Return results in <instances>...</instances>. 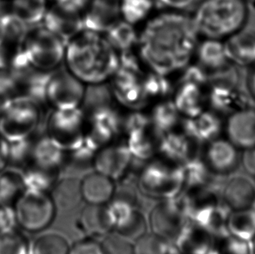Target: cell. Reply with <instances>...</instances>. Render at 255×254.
Segmentation results:
<instances>
[{"label": "cell", "instance_id": "obj_51", "mask_svg": "<svg viewBox=\"0 0 255 254\" xmlns=\"http://www.w3.org/2000/svg\"><path fill=\"white\" fill-rule=\"evenodd\" d=\"M17 182L13 177L10 176H3L0 177V199L4 201L6 199H12L14 194L18 192Z\"/></svg>", "mask_w": 255, "mask_h": 254}, {"label": "cell", "instance_id": "obj_20", "mask_svg": "<svg viewBox=\"0 0 255 254\" xmlns=\"http://www.w3.org/2000/svg\"><path fill=\"white\" fill-rule=\"evenodd\" d=\"M206 97L211 111L229 115L246 107V96L239 86H211Z\"/></svg>", "mask_w": 255, "mask_h": 254}, {"label": "cell", "instance_id": "obj_41", "mask_svg": "<svg viewBox=\"0 0 255 254\" xmlns=\"http://www.w3.org/2000/svg\"><path fill=\"white\" fill-rule=\"evenodd\" d=\"M0 254H28L27 242L24 236L12 229L1 231Z\"/></svg>", "mask_w": 255, "mask_h": 254}, {"label": "cell", "instance_id": "obj_48", "mask_svg": "<svg viewBox=\"0 0 255 254\" xmlns=\"http://www.w3.org/2000/svg\"><path fill=\"white\" fill-rule=\"evenodd\" d=\"M16 96V89L10 76L0 75V113Z\"/></svg>", "mask_w": 255, "mask_h": 254}, {"label": "cell", "instance_id": "obj_54", "mask_svg": "<svg viewBox=\"0 0 255 254\" xmlns=\"http://www.w3.org/2000/svg\"><path fill=\"white\" fill-rule=\"evenodd\" d=\"M14 220L13 213L10 210L0 206V232L11 229Z\"/></svg>", "mask_w": 255, "mask_h": 254}, {"label": "cell", "instance_id": "obj_40", "mask_svg": "<svg viewBox=\"0 0 255 254\" xmlns=\"http://www.w3.org/2000/svg\"><path fill=\"white\" fill-rule=\"evenodd\" d=\"M134 254H168V241L157 234H145L136 240Z\"/></svg>", "mask_w": 255, "mask_h": 254}, {"label": "cell", "instance_id": "obj_28", "mask_svg": "<svg viewBox=\"0 0 255 254\" xmlns=\"http://www.w3.org/2000/svg\"><path fill=\"white\" fill-rule=\"evenodd\" d=\"M180 114L172 100H165L157 104L150 115L151 127L158 137L168 133L179 123Z\"/></svg>", "mask_w": 255, "mask_h": 254}, {"label": "cell", "instance_id": "obj_42", "mask_svg": "<svg viewBox=\"0 0 255 254\" xmlns=\"http://www.w3.org/2000/svg\"><path fill=\"white\" fill-rule=\"evenodd\" d=\"M100 244L104 254H134L133 245L121 234H108Z\"/></svg>", "mask_w": 255, "mask_h": 254}, {"label": "cell", "instance_id": "obj_47", "mask_svg": "<svg viewBox=\"0 0 255 254\" xmlns=\"http://www.w3.org/2000/svg\"><path fill=\"white\" fill-rule=\"evenodd\" d=\"M226 251L228 254H255V242L229 235L226 245Z\"/></svg>", "mask_w": 255, "mask_h": 254}, {"label": "cell", "instance_id": "obj_46", "mask_svg": "<svg viewBox=\"0 0 255 254\" xmlns=\"http://www.w3.org/2000/svg\"><path fill=\"white\" fill-rule=\"evenodd\" d=\"M145 229H146V224H145V218L143 217L141 213L138 212L133 218V220H131V222L124 228L118 231L117 233L127 239L136 241L138 238L141 237L143 234H145Z\"/></svg>", "mask_w": 255, "mask_h": 254}, {"label": "cell", "instance_id": "obj_50", "mask_svg": "<svg viewBox=\"0 0 255 254\" xmlns=\"http://www.w3.org/2000/svg\"><path fill=\"white\" fill-rule=\"evenodd\" d=\"M199 1L200 0H155V4L174 11H184L196 6Z\"/></svg>", "mask_w": 255, "mask_h": 254}, {"label": "cell", "instance_id": "obj_18", "mask_svg": "<svg viewBox=\"0 0 255 254\" xmlns=\"http://www.w3.org/2000/svg\"><path fill=\"white\" fill-rule=\"evenodd\" d=\"M183 130L186 136L197 142H210L219 137L223 123L219 114L213 111H203L196 117L185 118Z\"/></svg>", "mask_w": 255, "mask_h": 254}, {"label": "cell", "instance_id": "obj_23", "mask_svg": "<svg viewBox=\"0 0 255 254\" xmlns=\"http://www.w3.org/2000/svg\"><path fill=\"white\" fill-rule=\"evenodd\" d=\"M173 103L184 118L196 117L204 111L206 97L202 87L193 84H181L176 90Z\"/></svg>", "mask_w": 255, "mask_h": 254}, {"label": "cell", "instance_id": "obj_43", "mask_svg": "<svg viewBox=\"0 0 255 254\" xmlns=\"http://www.w3.org/2000/svg\"><path fill=\"white\" fill-rule=\"evenodd\" d=\"M128 147L131 151V155L145 158L152 154L153 144L152 139L147 134V130L138 131L128 135Z\"/></svg>", "mask_w": 255, "mask_h": 254}, {"label": "cell", "instance_id": "obj_19", "mask_svg": "<svg viewBox=\"0 0 255 254\" xmlns=\"http://www.w3.org/2000/svg\"><path fill=\"white\" fill-rule=\"evenodd\" d=\"M52 72H43L30 66L10 78L17 95L28 97L43 104L45 103V90Z\"/></svg>", "mask_w": 255, "mask_h": 254}, {"label": "cell", "instance_id": "obj_34", "mask_svg": "<svg viewBox=\"0 0 255 254\" xmlns=\"http://www.w3.org/2000/svg\"><path fill=\"white\" fill-rule=\"evenodd\" d=\"M155 0H120V10L123 20L134 24L145 20L151 13Z\"/></svg>", "mask_w": 255, "mask_h": 254}, {"label": "cell", "instance_id": "obj_35", "mask_svg": "<svg viewBox=\"0 0 255 254\" xmlns=\"http://www.w3.org/2000/svg\"><path fill=\"white\" fill-rule=\"evenodd\" d=\"M28 26L13 15L5 11L3 15V45L18 47L22 45Z\"/></svg>", "mask_w": 255, "mask_h": 254}, {"label": "cell", "instance_id": "obj_32", "mask_svg": "<svg viewBox=\"0 0 255 254\" xmlns=\"http://www.w3.org/2000/svg\"><path fill=\"white\" fill-rule=\"evenodd\" d=\"M162 164H152L149 165L143 177H141L142 186L144 189L152 192L156 195L170 194L169 183H177V179H169L170 175H175L174 172H170L163 167ZM155 195V196H156Z\"/></svg>", "mask_w": 255, "mask_h": 254}, {"label": "cell", "instance_id": "obj_4", "mask_svg": "<svg viewBox=\"0 0 255 254\" xmlns=\"http://www.w3.org/2000/svg\"><path fill=\"white\" fill-rule=\"evenodd\" d=\"M42 118V104L17 95L0 113V137L7 142L28 139L38 128Z\"/></svg>", "mask_w": 255, "mask_h": 254}, {"label": "cell", "instance_id": "obj_49", "mask_svg": "<svg viewBox=\"0 0 255 254\" xmlns=\"http://www.w3.org/2000/svg\"><path fill=\"white\" fill-rule=\"evenodd\" d=\"M68 254H104V251L100 242L93 239H85L70 248Z\"/></svg>", "mask_w": 255, "mask_h": 254}, {"label": "cell", "instance_id": "obj_16", "mask_svg": "<svg viewBox=\"0 0 255 254\" xmlns=\"http://www.w3.org/2000/svg\"><path fill=\"white\" fill-rule=\"evenodd\" d=\"M142 78L120 76L113 79L110 86L114 99L131 111L144 108L148 103L149 99L143 88Z\"/></svg>", "mask_w": 255, "mask_h": 254}, {"label": "cell", "instance_id": "obj_1", "mask_svg": "<svg viewBox=\"0 0 255 254\" xmlns=\"http://www.w3.org/2000/svg\"><path fill=\"white\" fill-rule=\"evenodd\" d=\"M198 36L192 17L181 11L163 12L148 21L138 36L139 55L151 71L168 76L189 64Z\"/></svg>", "mask_w": 255, "mask_h": 254}, {"label": "cell", "instance_id": "obj_14", "mask_svg": "<svg viewBox=\"0 0 255 254\" xmlns=\"http://www.w3.org/2000/svg\"><path fill=\"white\" fill-rule=\"evenodd\" d=\"M238 147L229 139L217 137L210 141L206 151V164L219 174L234 172L241 160Z\"/></svg>", "mask_w": 255, "mask_h": 254}, {"label": "cell", "instance_id": "obj_27", "mask_svg": "<svg viewBox=\"0 0 255 254\" xmlns=\"http://www.w3.org/2000/svg\"><path fill=\"white\" fill-rule=\"evenodd\" d=\"M65 151L62 145L48 136L39 138L34 145H31V154L36 165L47 170L56 168L62 163Z\"/></svg>", "mask_w": 255, "mask_h": 254}, {"label": "cell", "instance_id": "obj_11", "mask_svg": "<svg viewBox=\"0 0 255 254\" xmlns=\"http://www.w3.org/2000/svg\"><path fill=\"white\" fill-rule=\"evenodd\" d=\"M131 156L128 145H107L101 148L95 155L93 165L97 172L115 180L120 179L128 170L131 164Z\"/></svg>", "mask_w": 255, "mask_h": 254}, {"label": "cell", "instance_id": "obj_39", "mask_svg": "<svg viewBox=\"0 0 255 254\" xmlns=\"http://www.w3.org/2000/svg\"><path fill=\"white\" fill-rule=\"evenodd\" d=\"M70 246L65 238L58 234H46L35 241L32 254H68Z\"/></svg>", "mask_w": 255, "mask_h": 254}, {"label": "cell", "instance_id": "obj_5", "mask_svg": "<svg viewBox=\"0 0 255 254\" xmlns=\"http://www.w3.org/2000/svg\"><path fill=\"white\" fill-rule=\"evenodd\" d=\"M66 45V42L43 24H37L28 28L21 47L32 68L52 72L64 62Z\"/></svg>", "mask_w": 255, "mask_h": 254}, {"label": "cell", "instance_id": "obj_12", "mask_svg": "<svg viewBox=\"0 0 255 254\" xmlns=\"http://www.w3.org/2000/svg\"><path fill=\"white\" fill-rule=\"evenodd\" d=\"M88 120L91 128L86 135L98 147L110 141L122 130L123 117L114 106L95 111L90 114Z\"/></svg>", "mask_w": 255, "mask_h": 254}, {"label": "cell", "instance_id": "obj_21", "mask_svg": "<svg viewBox=\"0 0 255 254\" xmlns=\"http://www.w3.org/2000/svg\"><path fill=\"white\" fill-rule=\"evenodd\" d=\"M82 199L89 205L106 206L114 199V179L95 171L85 176L80 181Z\"/></svg>", "mask_w": 255, "mask_h": 254}, {"label": "cell", "instance_id": "obj_7", "mask_svg": "<svg viewBox=\"0 0 255 254\" xmlns=\"http://www.w3.org/2000/svg\"><path fill=\"white\" fill-rule=\"evenodd\" d=\"M86 87L84 83L67 69L55 70L50 76L45 90V104L52 109H73L80 107Z\"/></svg>", "mask_w": 255, "mask_h": 254}, {"label": "cell", "instance_id": "obj_13", "mask_svg": "<svg viewBox=\"0 0 255 254\" xmlns=\"http://www.w3.org/2000/svg\"><path fill=\"white\" fill-rule=\"evenodd\" d=\"M43 25L67 42L84 30L82 16L63 10L54 3L49 5L43 19Z\"/></svg>", "mask_w": 255, "mask_h": 254}, {"label": "cell", "instance_id": "obj_52", "mask_svg": "<svg viewBox=\"0 0 255 254\" xmlns=\"http://www.w3.org/2000/svg\"><path fill=\"white\" fill-rule=\"evenodd\" d=\"M50 2L54 3L63 10L73 13L80 14L88 5L90 0H51Z\"/></svg>", "mask_w": 255, "mask_h": 254}, {"label": "cell", "instance_id": "obj_38", "mask_svg": "<svg viewBox=\"0 0 255 254\" xmlns=\"http://www.w3.org/2000/svg\"><path fill=\"white\" fill-rule=\"evenodd\" d=\"M142 85L146 96L151 99H165L172 93V84L167 76L158 72H149L147 75L143 76Z\"/></svg>", "mask_w": 255, "mask_h": 254}, {"label": "cell", "instance_id": "obj_9", "mask_svg": "<svg viewBox=\"0 0 255 254\" xmlns=\"http://www.w3.org/2000/svg\"><path fill=\"white\" fill-rule=\"evenodd\" d=\"M120 17V0H92L82 16L84 30L105 34Z\"/></svg>", "mask_w": 255, "mask_h": 254}, {"label": "cell", "instance_id": "obj_55", "mask_svg": "<svg viewBox=\"0 0 255 254\" xmlns=\"http://www.w3.org/2000/svg\"><path fill=\"white\" fill-rule=\"evenodd\" d=\"M249 69V75L247 77V86L250 96L255 100V65Z\"/></svg>", "mask_w": 255, "mask_h": 254}, {"label": "cell", "instance_id": "obj_56", "mask_svg": "<svg viewBox=\"0 0 255 254\" xmlns=\"http://www.w3.org/2000/svg\"><path fill=\"white\" fill-rule=\"evenodd\" d=\"M7 10H0V45L3 43V15Z\"/></svg>", "mask_w": 255, "mask_h": 254}, {"label": "cell", "instance_id": "obj_31", "mask_svg": "<svg viewBox=\"0 0 255 254\" xmlns=\"http://www.w3.org/2000/svg\"><path fill=\"white\" fill-rule=\"evenodd\" d=\"M228 234L246 241H255V212L253 208L238 210L230 213L228 220Z\"/></svg>", "mask_w": 255, "mask_h": 254}, {"label": "cell", "instance_id": "obj_59", "mask_svg": "<svg viewBox=\"0 0 255 254\" xmlns=\"http://www.w3.org/2000/svg\"><path fill=\"white\" fill-rule=\"evenodd\" d=\"M50 1H51V0H48V2H50Z\"/></svg>", "mask_w": 255, "mask_h": 254}, {"label": "cell", "instance_id": "obj_10", "mask_svg": "<svg viewBox=\"0 0 255 254\" xmlns=\"http://www.w3.org/2000/svg\"><path fill=\"white\" fill-rule=\"evenodd\" d=\"M225 130L236 147L246 150L255 146V109L246 107L229 114Z\"/></svg>", "mask_w": 255, "mask_h": 254}, {"label": "cell", "instance_id": "obj_6", "mask_svg": "<svg viewBox=\"0 0 255 254\" xmlns=\"http://www.w3.org/2000/svg\"><path fill=\"white\" fill-rule=\"evenodd\" d=\"M55 209L52 198L41 191L30 190L17 199L16 220L24 229L38 232L52 223Z\"/></svg>", "mask_w": 255, "mask_h": 254}, {"label": "cell", "instance_id": "obj_30", "mask_svg": "<svg viewBox=\"0 0 255 254\" xmlns=\"http://www.w3.org/2000/svg\"><path fill=\"white\" fill-rule=\"evenodd\" d=\"M114 99L111 86L106 83L88 85L85 90L80 108L83 110L86 117L95 111L113 106Z\"/></svg>", "mask_w": 255, "mask_h": 254}, {"label": "cell", "instance_id": "obj_36", "mask_svg": "<svg viewBox=\"0 0 255 254\" xmlns=\"http://www.w3.org/2000/svg\"><path fill=\"white\" fill-rule=\"evenodd\" d=\"M107 211L109 213L113 227L115 230L120 231L133 220L138 211L135 209L128 199H116L109 202Z\"/></svg>", "mask_w": 255, "mask_h": 254}, {"label": "cell", "instance_id": "obj_26", "mask_svg": "<svg viewBox=\"0 0 255 254\" xmlns=\"http://www.w3.org/2000/svg\"><path fill=\"white\" fill-rule=\"evenodd\" d=\"M48 3V0H6V10L27 26H33L44 19Z\"/></svg>", "mask_w": 255, "mask_h": 254}, {"label": "cell", "instance_id": "obj_29", "mask_svg": "<svg viewBox=\"0 0 255 254\" xmlns=\"http://www.w3.org/2000/svg\"><path fill=\"white\" fill-rule=\"evenodd\" d=\"M109 45L116 51L122 52L132 50L138 44V36L133 24L125 20H119L105 33Z\"/></svg>", "mask_w": 255, "mask_h": 254}, {"label": "cell", "instance_id": "obj_45", "mask_svg": "<svg viewBox=\"0 0 255 254\" xmlns=\"http://www.w3.org/2000/svg\"><path fill=\"white\" fill-rule=\"evenodd\" d=\"M208 72L203 68L201 65H186L182 69V73L179 78V85L181 84H193L196 86L203 87L207 86Z\"/></svg>", "mask_w": 255, "mask_h": 254}, {"label": "cell", "instance_id": "obj_24", "mask_svg": "<svg viewBox=\"0 0 255 254\" xmlns=\"http://www.w3.org/2000/svg\"><path fill=\"white\" fill-rule=\"evenodd\" d=\"M80 226L89 236H106L114 229L106 206L87 205L80 216Z\"/></svg>", "mask_w": 255, "mask_h": 254}, {"label": "cell", "instance_id": "obj_58", "mask_svg": "<svg viewBox=\"0 0 255 254\" xmlns=\"http://www.w3.org/2000/svg\"><path fill=\"white\" fill-rule=\"evenodd\" d=\"M252 208H253V209L255 210V204H254V205H253Z\"/></svg>", "mask_w": 255, "mask_h": 254}, {"label": "cell", "instance_id": "obj_22", "mask_svg": "<svg viewBox=\"0 0 255 254\" xmlns=\"http://www.w3.org/2000/svg\"><path fill=\"white\" fill-rule=\"evenodd\" d=\"M230 63L241 67L255 65V32L245 28L224 42Z\"/></svg>", "mask_w": 255, "mask_h": 254}, {"label": "cell", "instance_id": "obj_53", "mask_svg": "<svg viewBox=\"0 0 255 254\" xmlns=\"http://www.w3.org/2000/svg\"><path fill=\"white\" fill-rule=\"evenodd\" d=\"M242 164L250 175L255 176V146L246 149L242 155Z\"/></svg>", "mask_w": 255, "mask_h": 254}, {"label": "cell", "instance_id": "obj_37", "mask_svg": "<svg viewBox=\"0 0 255 254\" xmlns=\"http://www.w3.org/2000/svg\"><path fill=\"white\" fill-rule=\"evenodd\" d=\"M191 140L193 139L186 136V134L177 133L172 130L160 137L159 148L165 154L169 157H185L188 154Z\"/></svg>", "mask_w": 255, "mask_h": 254}, {"label": "cell", "instance_id": "obj_3", "mask_svg": "<svg viewBox=\"0 0 255 254\" xmlns=\"http://www.w3.org/2000/svg\"><path fill=\"white\" fill-rule=\"evenodd\" d=\"M249 17L246 0H200L192 19L198 35L223 40L243 30Z\"/></svg>", "mask_w": 255, "mask_h": 254}, {"label": "cell", "instance_id": "obj_57", "mask_svg": "<svg viewBox=\"0 0 255 254\" xmlns=\"http://www.w3.org/2000/svg\"><path fill=\"white\" fill-rule=\"evenodd\" d=\"M248 3H255V0H246Z\"/></svg>", "mask_w": 255, "mask_h": 254}, {"label": "cell", "instance_id": "obj_25", "mask_svg": "<svg viewBox=\"0 0 255 254\" xmlns=\"http://www.w3.org/2000/svg\"><path fill=\"white\" fill-rule=\"evenodd\" d=\"M195 54L198 64L207 72L222 68L230 64L224 42L219 39L206 38L197 45Z\"/></svg>", "mask_w": 255, "mask_h": 254}, {"label": "cell", "instance_id": "obj_8", "mask_svg": "<svg viewBox=\"0 0 255 254\" xmlns=\"http://www.w3.org/2000/svg\"><path fill=\"white\" fill-rule=\"evenodd\" d=\"M86 114L78 107L73 109H52L46 121L47 136L63 147L71 149L84 137Z\"/></svg>", "mask_w": 255, "mask_h": 254}, {"label": "cell", "instance_id": "obj_33", "mask_svg": "<svg viewBox=\"0 0 255 254\" xmlns=\"http://www.w3.org/2000/svg\"><path fill=\"white\" fill-rule=\"evenodd\" d=\"M52 199L55 206L60 209L74 208L82 199L80 180L73 178L61 180L54 188Z\"/></svg>", "mask_w": 255, "mask_h": 254}, {"label": "cell", "instance_id": "obj_2", "mask_svg": "<svg viewBox=\"0 0 255 254\" xmlns=\"http://www.w3.org/2000/svg\"><path fill=\"white\" fill-rule=\"evenodd\" d=\"M64 62L86 85L106 83L119 66V55L100 33L83 30L66 43Z\"/></svg>", "mask_w": 255, "mask_h": 254}, {"label": "cell", "instance_id": "obj_15", "mask_svg": "<svg viewBox=\"0 0 255 254\" xmlns=\"http://www.w3.org/2000/svg\"><path fill=\"white\" fill-rule=\"evenodd\" d=\"M152 233L166 240L175 239L184 229V216L173 204L164 202L155 206L150 216Z\"/></svg>", "mask_w": 255, "mask_h": 254}, {"label": "cell", "instance_id": "obj_17", "mask_svg": "<svg viewBox=\"0 0 255 254\" xmlns=\"http://www.w3.org/2000/svg\"><path fill=\"white\" fill-rule=\"evenodd\" d=\"M222 197L225 205L230 210L252 208L255 202V180L243 174L232 177L226 184Z\"/></svg>", "mask_w": 255, "mask_h": 254}, {"label": "cell", "instance_id": "obj_44", "mask_svg": "<svg viewBox=\"0 0 255 254\" xmlns=\"http://www.w3.org/2000/svg\"><path fill=\"white\" fill-rule=\"evenodd\" d=\"M149 127H151L150 116L139 110L131 111L130 114L123 118L122 130H124L128 135L147 130Z\"/></svg>", "mask_w": 255, "mask_h": 254}]
</instances>
